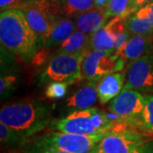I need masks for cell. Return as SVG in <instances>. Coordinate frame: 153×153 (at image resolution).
Segmentation results:
<instances>
[{
    "label": "cell",
    "mask_w": 153,
    "mask_h": 153,
    "mask_svg": "<svg viewBox=\"0 0 153 153\" xmlns=\"http://www.w3.org/2000/svg\"><path fill=\"white\" fill-rule=\"evenodd\" d=\"M38 39L21 10L1 12L0 42L10 53L25 61L33 60L38 51Z\"/></svg>",
    "instance_id": "6da1fadb"
},
{
    "label": "cell",
    "mask_w": 153,
    "mask_h": 153,
    "mask_svg": "<svg viewBox=\"0 0 153 153\" xmlns=\"http://www.w3.org/2000/svg\"><path fill=\"white\" fill-rule=\"evenodd\" d=\"M51 108L40 101H22L7 105L1 108L0 122L12 128L27 140L51 122Z\"/></svg>",
    "instance_id": "7a4b0ae2"
},
{
    "label": "cell",
    "mask_w": 153,
    "mask_h": 153,
    "mask_svg": "<svg viewBox=\"0 0 153 153\" xmlns=\"http://www.w3.org/2000/svg\"><path fill=\"white\" fill-rule=\"evenodd\" d=\"M107 133L109 132L88 135L60 131L49 132L27 139L22 146V153H52L59 151L88 153Z\"/></svg>",
    "instance_id": "3957f363"
},
{
    "label": "cell",
    "mask_w": 153,
    "mask_h": 153,
    "mask_svg": "<svg viewBox=\"0 0 153 153\" xmlns=\"http://www.w3.org/2000/svg\"><path fill=\"white\" fill-rule=\"evenodd\" d=\"M115 123L103 110L90 107L77 110L60 119L52 120L49 128L77 134H97L112 130Z\"/></svg>",
    "instance_id": "277c9868"
},
{
    "label": "cell",
    "mask_w": 153,
    "mask_h": 153,
    "mask_svg": "<svg viewBox=\"0 0 153 153\" xmlns=\"http://www.w3.org/2000/svg\"><path fill=\"white\" fill-rule=\"evenodd\" d=\"M84 54H56L49 60L44 71L39 75L40 82H66L71 84L82 78V63Z\"/></svg>",
    "instance_id": "5b68a950"
},
{
    "label": "cell",
    "mask_w": 153,
    "mask_h": 153,
    "mask_svg": "<svg viewBox=\"0 0 153 153\" xmlns=\"http://www.w3.org/2000/svg\"><path fill=\"white\" fill-rule=\"evenodd\" d=\"M145 94L129 88H123L109 105L110 111L118 120L139 128L147 136L141 127V117L145 107Z\"/></svg>",
    "instance_id": "8992f818"
},
{
    "label": "cell",
    "mask_w": 153,
    "mask_h": 153,
    "mask_svg": "<svg viewBox=\"0 0 153 153\" xmlns=\"http://www.w3.org/2000/svg\"><path fill=\"white\" fill-rule=\"evenodd\" d=\"M146 135L137 130L110 131L88 153H131L148 140Z\"/></svg>",
    "instance_id": "52a82bcc"
},
{
    "label": "cell",
    "mask_w": 153,
    "mask_h": 153,
    "mask_svg": "<svg viewBox=\"0 0 153 153\" xmlns=\"http://www.w3.org/2000/svg\"><path fill=\"white\" fill-rule=\"evenodd\" d=\"M125 62L116 56L114 53L89 50L82 63V78L88 80H98L108 73L123 70Z\"/></svg>",
    "instance_id": "ba28073f"
},
{
    "label": "cell",
    "mask_w": 153,
    "mask_h": 153,
    "mask_svg": "<svg viewBox=\"0 0 153 153\" xmlns=\"http://www.w3.org/2000/svg\"><path fill=\"white\" fill-rule=\"evenodd\" d=\"M123 87L153 94V53L128 64Z\"/></svg>",
    "instance_id": "9c48e42d"
},
{
    "label": "cell",
    "mask_w": 153,
    "mask_h": 153,
    "mask_svg": "<svg viewBox=\"0 0 153 153\" xmlns=\"http://www.w3.org/2000/svg\"><path fill=\"white\" fill-rule=\"evenodd\" d=\"M151 53H153L152 36L133 35L121 48L115 51L114 55L123 59L126 64Z\"/></svg>",
    "instance_id": "30bf717a"
},
{
    "label": "cell",
    "mask_w": 153,
    "mask_h": 153,
    "mask_svg": "<svg viewBox=\"0 0 153 153\" xmlns=\"http://www.w3.org/2000/svg\"><path fill=\"white\" fill-rule=\"evenodd\" d=\"M125 76L123 72L116 71L99 78L96 82V89L100 104L108 103L119 94L125 84Z\"/></svg>",
    "instance_id": "8fae6325"
},
{
    "label": "cell",
    "mask_w": 153,
    "mask_h": 153,
    "mask_svg": "<svg viewBox=\"0 0 153 153\" xmlns=\"http://www.w3.org/2000/svg\"><path fill=\"white\" fill-rule=\"evenodd\" d=\"M76 29L87 34H92L106 23L109 17L106 10L94 7L75 18Z\"/></svg>",
    "instance_id": "7c38bea8"
},
{
    "label": "cell",
    "mask_w": 153,
    "mask_h": 153,
    "mask_svg": "<svg viewBox=\"0 0 153 153\" xmlns=\"http://www.w3.org/2000/svg\"><path fill=\"white\" fill-rule=\"evenodd\" d=\"M96 82L97 80H88V83L79 88L71 97L66 100V106L76 110L93 107L99 99Z\"/></svg>",
    "instance_id": "4fadbf2b"
},
{
    "label": "cell",
    "mask_w": 153,
    "mask_h": 153,
    "mask_svg": "<svg viewBox=\"0 0 153 153\" xmlns=\"http://www.w3.org/2000/svg\"><path fill=\"white\" fill-rule=\"evenodd\" d=\"M76 30L75 22L71 18L61 17L58 19L49 37L44 40V48L48 49L62 44Z\"/></svg>",
    "instance_id": "5bb4252c"
},
{
    "label": "cell",
    "mask_w": 153,
    "mask_h": 153,
    "mask_svg": "<svg viewBox=\"0 0 153 153\" xmlns=\"http://www.w3.org/2000/svg\"><path fill=\"white\" fill-rule=\"evenodd\" d=\"M126 27L130 35L152 36L149 9L145 5L126 18Z\"/></svg>",
    "instance_id": "9a60e30c"
},
{
    "label": "cell",
    "mask_w": 153,
    "mask_h": 153,
    "mask_svg": "<svg viewBox=\"0 0 153 153\" xmlns=\"http://www.w3.org/2000/svg\"><path fill=\"white\" fill-rule=\"evenodd\" d=\"M90 34L76 30L62 44L57 54H84L90 49Z\"/></svg>",
    "instance_id": "2e32d148"
},
{
    "label": "cell",
    "mask_w": 153,
    "mask_h": 153,
    "mask_svg": "<svg viewBox=\"0 0 153 153\" xmlns=\"http://www.w3.org/2000/svg\"><path fill=\"white\" fill-rule=\"evenodd\" d=\"M60 17L75 18L95 7L94 0H54Z\"/></svg>",
    "instance_id": "e0dca14e"
},
{
    "label": "cell",
    "mask_w": 153,
    "mask_h": 153,
    "mask_svg": "<svg viewBox=\"0 0 153 153\" xmlns=\"http://www.w3.org/2000/svg\"><path fill=\"white\" fill-rule=\"evenodd\" d=\"M90 49L101 50L114 53L116 51V39L107 23L90 34Z\"/></svg>",
    "instance_id": "ac0fdd59"
},
{
    "label": "cell",
    "mask_w": 153,
    "mask_h": 153,
    "mask_svg": "<svg viewBox=\"0 0 153 153\" xmlns=\"http://www.w3.org/2000/svg\"><path fill=\"white\" fill-rule=\"evenodd\" d=\"M106 13L109 18H127L134 13L132 10L131 0H108Z\"/></svg>",
    "instance_id": "d6986e66"
},
{
    "label": "cell",
    "mask_w": 153,
    "mask_h": 153,
    "mask_svg": "<svg viewBox=\"0 0 153 153\" xmlns=\"http://www.w3.org/2000/svg\"><path fill=\"white\" fill-rule=\"evenodd\" d=\"M0 140L2 145L9 146H22L27 140L23 139L20 134L12 128L0 122Z\"/></svg>",
    "instance_id": "ffe728a7"
},
{
    "label": "cell",
    "mask_w": 153,
    "mask_h": 153,
    "mask_svg": "<svg viewBox=\"0 0 153 153\" xmlns=\"http://www.w3.org/2000/svg\"><path fill=\"white\" fill-rule=\"evenodd\" d=\"M146 103L141 117V127L145 133L153 136V94H145Z\"/></svg>",
    "instance_id": "44dd1931"
},
{
    "label": "cell",
    "mask_w": 153,
    "mask_h": 153,
    "mask_svg": "<svg viewBox=\"0 0 153 153\" xmlns=\"http://www.w3.org/2000/svg\"><path fill=\"white\" fill-rule=\"evenodd\" d=\"M69 84L62 82H52L45 90V96L50 100H60L66 96Z\"/></svg>",
    "instance_id": "7402d4cb"
},
{
    "label": "cell",
    "mask_w": 153,
    "mask_h": 153,
    "mask_svg": "<svg viewBox=\"0 0 153 153\" xmlns=\"http://www.w3.org/2000/svg\"><path fill=\"white\" fill-rule=\"evenodd\" d=\"M17 84V76L13 74L2 75L0 78V95L1 99L10 96L16 89Z\"/></svg>",
    "instance_id": "603a6c76"
},
{
    "label": "cell",
    "mask_w": 153,
    "mask_h": 153,
    "mask_svg": "<svg viewBox=\"0 0 153 153\" xmlns=\"http://www.w3.org/2000/svg\"><path fill=\"white\" fill-rule=\"evenodd\" d=\"M27 0H0L1 12L10 10H22Z\"/></svg>",
    "instance_id": "cb8c5ba5"
},
{
    "label": "cell",
    "mask_w": 153,
    "mask_h": 153,
    "mask_svg": "<svg viewBox=\"0 0 153 153\" xmlns=\"http://www.w3.org/2000/svg\"><path fill=\"white\" fill-rule=\"evenodd\" d=\"M131 153H153V140H148L145 141Z\"/></svg>",
    "instance_id": "d4e9b609"
},
{
    "label": "cell",
    "mask_w": 153,
    "mask_h": 153,
    "mask_svg": "<svg viewBox=\"0 0 153 153\" xmlns=\"http://www.w3.org/2000/svg\"><path fill=\"white\" fill-rule=\"evenodd\" d=\"M152 0H131V7L132 10L135 12L139 9L142 8L145 5H146Z\"/></svg>",
    "instance_id": "484cf974"
},
{
    "label": "cell",
    "mask_w": 153,
    "mask_h": 153,
    "mask_svg": "<svg viewBox=\"0 0 153 153\" xmlns=\"http://www.w3.org/2000/svg\"><path fill=\"white\" fill-rule=\"evenodd\" d=\"M146 5L149 9V15H150V19H151V25H152V32L153 34V0L150 2Z\"/></svg>",
    "instance_id": "4316f807"
},
{
    "label": "cell",
    "mask_w": 153,
    "mask_h": 153,
    "mask_svg": "<svg viewBox=\"0 0 153 153\" xmlns=\"http://www.w3.org/2000/svg\"><path fill=\"white\" fill-rule=\"evenodd\" d=\"M52 153H70V152H60V151H59V152H52Z\"/></svg>",
    "instance_id": "83f0119b"
}]
</instances>
